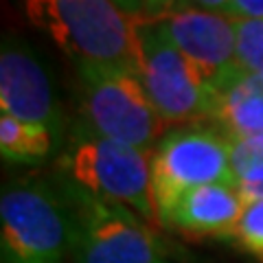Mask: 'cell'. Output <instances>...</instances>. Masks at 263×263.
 Listing matches in <instances>:
<instances>
[{"label": "cell", "instance_id": "1", "mask_svg": "<svg viewBox=\"0 0 263 263\" xmlns=\"http://www.w3.org/2000/svg\"><path fill=\"white\" fill-rule=\"evenodd\" d=\"M24 15L75 66L141 72L138 22L114 0H24Z\"/></svg>", "mask_w": 263, "mask_h": 263}, {"label": "cell", "instance_id": "2", "mask_svg": "<svg viewBox=\"0 0 263 263\" xmlns=\"http://www.w3.org/2000/svg\"><path fill=\"white\" fill-rule=\"evenodd\" d=\"M75 221L62 184L20 180L0 197L3 263H68Z\"/></svg>", "mask_w": 263, "mask_h": 263}, {"label": "cell", "instance_id": "3", "mask_svg": "<svg viewBox=\"0 0 263 263\" xmlns=\"http://www.w3.org/2000/svg\"><path fill=\"white\" fill-rule=\"evenodd\" d=\"M64 180L101 200L134 211L147 224H160L152 180V154L108 141L79 125L62 152Z\"/></svg>", "mask_w": 263, "mask_h": 263}, {"label": "cell", "instance_id": "4", "mask_svg": "<svg viewBox=\"0 0 263 263\" xmlns=\"http://www.w3.org/2000/svg\"><path fill=\"white\" fill-rule=\"evenodd\" d=\"M81 125L108 141L152 154L171 129L136 72L77 64Z\"/></svg>", "mask_w": 263, "mask_h": 263}, {"label": "cell", "instance_id": "5", "mask_svg": "<svg viewBox=\"0 0 263 263\" xmlns=\"http://www.w3.org/2000/svg\"><path fill=\"white\" fill-rule=\"evenodd\" d=\"M60 184L68 195L75 221L72 263H171L152 224L134 211L101 200L68 180Z\"/></svg>", "mask_w": 263, "mask_h": 263}, {"label": "cell", "instance_id": "6", "mask_svg": "<svg viewBox=\"0 0 263 263\" xmlns=\"http://www.w3.org/2000/svg\"><path fill=\"white\" fill-rule=\"evenodd\" d=\"M152 180L158 217L191 189L239 186L230 160V141L211 123L171 127L152 152Z\"/></svg>", "mask_w": 263, "mask_h": 263}, {"label": "cell", "instance_id": "7", "mask_svg": "<svg viewBox=\"0 0 263 263\" xmlns=\"http://www.w3.org/2000/svg\"><path fill=\"white\" fill-rule=\"evenodd\" d=\"M138 75L160 119L169 127L209 123L215 110V90L169 42L156 22L138 24Z\"/></svg>", "mask_w": 263, "mask_h": 263}, {"label": "cell", "instance_id": "8", "mask_svg": "<svg viewBox=\"0 0 263 263\" xmlns=\"http://www.w3.org/2000/svg\"><path fill=\"white\" fill-rule=\"evenodd\" d=\"M156 24L213 90L239 70L235 57L237 35L233 15L186 7Z\"/></svg>", "mask_w": 263, "mask_h": 263}, {"label": "cell", "instance_id": "9", "mask_svg": "<svg viewBox=\"0 0 263 263\" xmlns=\"http://www.w3.org/2000/svg\"><path fill=\"white\" fill-rule=\"evenodd\" d=\"M0 108L13 119L46 125L60 134L62 119L53 84L40 57L18 37H3Z\"/></svg>", "mask_w": 263, "mask_h": 263}, {"label": "cell", "instance_id": "10", "mask_svg": "<svg viewBox=\"0 0 263 263\" xmlns=\"http://www.w3.org/2000/svg\"><path fill=\"white\" fill-rule=\"evenodd\" d=\"M243 209L239 186L206 184L180 195L160 217V224L189 235L235 239Z\"/></svg>", "mask_w": 263, "mask_h": 263}, {"label": "cell", "instance_id": "11", "mask_svg": "<svg viewBox=\"0 0 263 263\" xmlns=\"http://www.w3.org/2000/svg\"><path fill=\"white\" fill-rule=\"evenodd\" d=\"M209 123L228 141L263 134V77L237 70L215 90V110Z\"/></svg>", "mask_w": 263, "mask_h": 263}, {"label": "cell", "instance_id": "12", "mask_svg": "<svg viewBox=\"0 0 263 263\" xmlns=\"http://www.w3.org/2000/svg\"><path fill=\"white\" fill-rule=\"evenodd\" d=\"M60 134L46 125L27 123L9 114L0 117V154L11 162H40L51 156Z\"/></svg>", "mask_w": 263, "mask_h": 263}, {"label": "cell", "instance_id": "13", "mask_svg": "<svg viewBox=\"0 0 263 263\" xmlns=\"http://www.w3.org/2000/svg\"><path fill=\"white\" fill-rule=\"evenodd\" d=\"M235 35L237 68L263 77V20L235 18Z\"/></svg>", "mask_w": 263, "mask_h": 263}, {"label": "cell", "instance_id": "14", "mask_svg": "<svg viewBox=\"0 0 263 263\" xmlns=\"http://www.w3.org/2000/svg\"><path fill=\"white\" fill-rule=\"evenodd\" d=\"M230 160L237 180L250 182L263 178V134L230 141Z\"/></svg>", "mask_w": 263, "mask_h": 263}, {"label": "cell", "instance_id": "15", "mask_svg": "<svg viewBox=\"0 0 263 263\" xmlns=\"http://www.w3.org/2000/svg\"><path fill=\"white\" fill-rule=\"evenodd\" d=\"M235 239L248 252L263 259V200L246 202Z\"/></svg>", "mask_w": 263, "mask_h": 263}, {"label": "cell", "instance_id": "16", "mask_svg": "<svg viewBox=\"0 0 263 263\" xmlns=\"http://www.w3.org/2000/svg\"><path fill=\"white\" fill-rule=\"evenodd\" d=\"M186 7H193L191 0H143L141 5V13H138L136 22L143 24V22H158L167 15L176 13V11H182Z\"/></svg>", "mask_w": 263, "mask_h": 263}, {"label": "cell", "instance_id": "17", "mask_svg": "<svg viewBox=\"0 0 263 263\" xmlns=\"http://www.w3.org/2000/svg\"><path fill=\"white\" fill-rule=\"evenodd\" d=\"M228 15L263 20V0H228Z\"/></svg>", "mask_w": 263, "mask_h": 263}, {"label": "cell", "instance_id": "18", "mask_svg": "<svg viewBox=\"0 0 263 263\" xmlns=\"http://www.w3.org/2000/svg\"><path fill=\"white\" fill-rule=\"evenodd\" d=\"M239 193H241V197L246 202L263 200V178L261 180H250V182H241Z\"/></svg>", "mask_w": 263, "mask_h": 263}, {"label": "cell", "instance_id": "19", "mask_svg": "<svg viewBox=\"0 0 263 263\" xmlns=\"http://www.w3.org/2000/svg\"><path fill=\"white\" fill-rule=\"evenodd\" d=\"M193 7L206 11H219V13H228V0H191Z\"/></svg>", "mask_w": 263, "mask_h": 263}, {"label": "cell", "instance_id": "20", "mask_svg": "<svg viewBox=\"0 0 263 263\" xmlns=\"http://www.w3.org/2000/svg\"><path fill=\"white\" fill-rule=\"evenodd\" d=\"M119 7L125 13H129L132 18H138V13H141V5H143V0H114Z\"/></svg>", "mask_w": 263, "mask_h": 263}]
</instances>
